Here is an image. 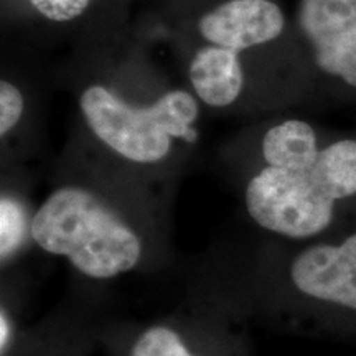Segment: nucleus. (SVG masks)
Listing matches in <instances>:
<instances>
[{
    "mask_svg": "<svg viewBox=\"0 0 356 356\" xmlns=\"http://www.w3.org/2000/svg\"><path fill=\"white\" fill-rule=\"evenodd\" d=\"M289 279L309 299L356 312V234L337 246L304 249L291 262Z\"/></svg>",
    "mask_w": 356,
    "mask_h": 356,
    "instance_id": "obj_5",
    "label": "nucleus"
},
{
    "mask_svg": "<svg viewBox=\"0 0 356 356\" xmlns=\"http://www.w3.org/2000/svg\"><path fill=\"white\" fill-rule=\"evenodd\" d=\"M24 114V97L13 84L0 83V136H7Z\"/></svg>",
    "mask_w": 356,
    "mask_h": 356,
    "instance_id": "obj_11",
    "label": "nucleus"
},
{
    "mask_svg": "<svg viewBox=\"0 0 356 356\" xmlns=\"http://www.w3.org/2000/svg\"><path fill=\"white\" fill-rule=\"evenodd\" d=\"M318 154L314 129L297 119L270 127L262 139V157L267 167L307 168L317 160Z\"/></svg>",
    "mask_w": 356,
    "mask_h": 356,
    "instance_id": "obj_9",
    "label": "nucleus"
},
{
    "mask_svg": "<svg viewBox=\"0 0 356 356\" xmlns=\"http://www.w3.org/2000/svg\"><path fill=\"white\" fill-rule=\"evenodd\" d=\"M81 113L88 127L119 157L140 165L165 160L175 139L191 140V124L198 118L197 101L173 89L152 106L132 108L104 86H89L81 95Z\"/></svg>",
    "mask_w": 356,
    "mask_h": 356,
    "instance_id": "obj_3",
    "label": "nucleus"
},
{
    "mask_svg": "<svg viewBox=\"0 0 356 356\" xmlns=\"http://www.w3.org/2000/svg\"><path fill=\"white\" fill-rule=\"evenodd\" d=\"M30 226L32 218H26L20 202L3 195L0 200V261L3 267L20 256L26 239L32 241Z\"/></svg>",
    "mask_w": 356,
    "mask_h": 356,
    "instance_id": "obj_10",
    "label": "nucleus"
},
{
    "mask_svg": "<svg viewBox=\"0 0 356 356\" xmlns=\"http://www.w3.org/2000/svg\"><path fill=\"white\" fill-rule=\"evenodd\" d=\"M355 193L356 140H340L307 168H261L248 181L244 204L267 233L307 239L328 228L338 200Z\"/></svg>",
    "mask_w": 356,
    "mask_h": 356,
    "instance_id": "obj_2",
    "label": "nucleus"
},
{
    "mask_svg": "<svg viewBox=\"0 0 356 356\" xmlns=\"http://www.w3.org/2000/svg\"><path fill=\"white\" fill-rule=\"evenodd\" d=\"M297 20L318 68L356 88V0H300Z\"/></svg>",
    "mask_w": 356,
    "mask_h": 356,
    "instance_id": "obj_4",
    "label": "nucleus"
},
{
    "mask_svg": "<svg viewBox=\"0 0 356 356\" xmlns=\"http://www.w3.org/2000/svg\"><path fill=\"white\" fill-rule=\"evenodd\" d=\"M198 26L211 44L239 51L277 38L284 15L270 0H228L203 15Z\"/></svg>",
    "mask_w": 356,
    "mask_h": 356,
    "instance_id": "obj_6",
    "label": "nucleus"
},
{
    "mask_svg": "<svg viewBox=\"0 0 356 356\" xmlns=\"http://www.w3.org/2000/svg\"><path fill=\"white\" fill-rule=\"evenodd\" d=\"M91 0H30V3L53 22H70L86 10Z\"/></svg>",
    "mask_w": 356,
    "mask_h": 356,
    "instance_id": "obj_12",
    "label": "nucleus"
},
{
    "mask_svg": "<svg viewBox=\"0 0 356 356\" xmlns=\"http://www.w3.org/2000/svg\"><path fill=\"white\" fill-rule=\"evenodd\" d=\"M181 323L165 320L142 325L124 345L122 356H218Z\"/></svg>",
    "mask_w": 356,
    "mask_h": 356,
    "instance_id": "obj_8",
    "label": "nucleus"
},
{
    "mask_svg": "<svg viewBox=\"0 0 356 356\" xmlns=\"http://www.w3.org/2000/svg\"><path fill=\"white\" fill-rule=\"evenodd\" d=\"M190 79L204 104L213 108L233 104L244 84L238 51L218 44L202 48L191 60Z\"/></svg>",
    "mask_w": 356,
    "mask_h": 356,
    "instance_id": "obj_7",
    "label": "nucleus"
},
{
    "mask_svg": "<svg viewBox=\"0 0 356 356\" xmlns=\"http://www.w3.org/2000/svg\"><path fill=\"white\" fill-rule=\"evenodd\" d=\"M15 345V325L10 312L3 304L0 310V355L8 356Z\"/></svg>",
    "mask_w": 356,
    "mask_h": 356,
    "instance_id": "obj_13",
    "label": "nucleus"
},
{
    "mask_svg": "<svg viewBox=\"0 0 356 356\" xmlns=\"http://www.w3.org/2000/svg\"><path fill=\"white\" fill-rule=\"evenodd\" d=\"M30 236L44 254L63 257L83 277L113 280L144 264L140 231L113 204L83 186H60L32 216Z\"/></svg>",
    "mask_w": 356,
    "mask_h": 356,
    "instance_id": "obj_1",
    "label": "nucleus"
}]
</instances>
